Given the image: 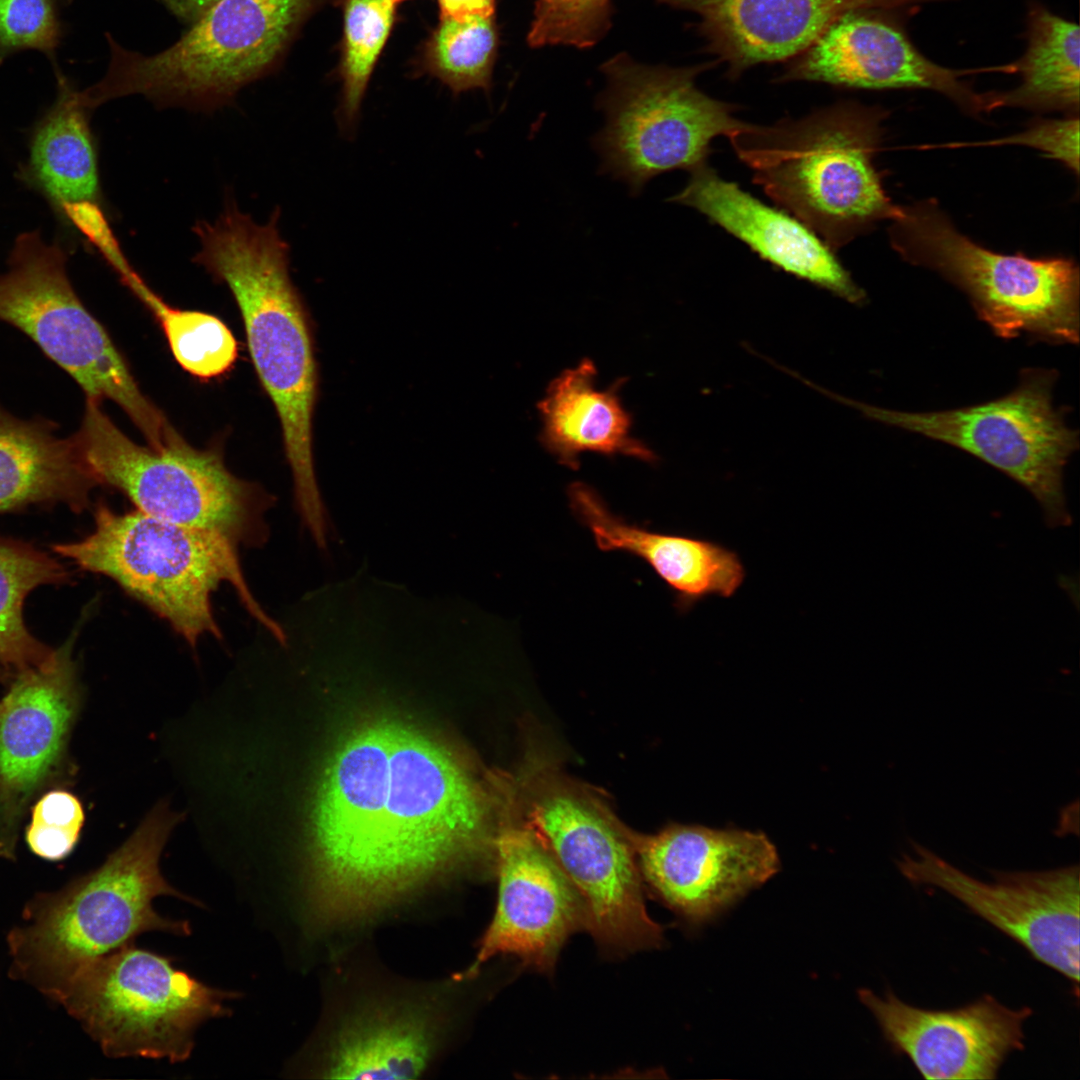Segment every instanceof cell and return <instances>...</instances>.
Returning a JSON list of instances; mask_svg holds the SVG:
<instances>
[{
    "instance_id": "obj_27",
    "label": "cell",
    "mask_w": 1080,
    "mask_h": 1080,
    "mask_svg": "<svg viewBox=\"0 0 1080 1080\" xmlns=\"http://www.w3.org/2000/svg\"><path fill=\"white\" fill-rule=\"evenodd\" d=\"M57 98L33 134L25 178L56 207L100 197L97 152L81 91L56 71Z\"/></svg>"
},
{
    "instance_id": "obj_31",
    "label": "cell",
    "mask_w": 1080,
    "mask_h": 1080,
    "mask_svg": "<svg viewBox=\"0 0 1080 1080\" xmlns=\"http://www.w3.org/2000/svg\"><path fill=\"white\" fill-rule=\"evenodd\" d=\"M499 45L495 17L440 18L424 43L420 68L455 94L489 91Z\"/></svg>"
},
{
    "instance_id": "obj_20",
    "label": "cell",
    "mask_w": 1080,
    "mask_h": 1080,
    "mask_svg": "<svg viewBox=\"0 0 1080 1080\" xmlns=\"http://www.w3.org/2000/svg\"><path fill=\"white\" fill-rule=\"evenodd\" d=\"M965 74L967 71L932 62L898 26L863 10L835 20L791 59L778 81H814L861 89H932L970 113L986 112L984 94L961 79Z\"/></svg>"
},
{
    "instance_id": "obj_18",
    "label": "cell",
    "mask_w": 1080,
    "mask_h": 1080,
    "mask_svg": "<svg viewBox=\"0 0 1080 1080\" xmlns=\"http://www.w3.org/2000/svg\"><path fill=\"white\" fill-rule=\"evenodd\" d=\"M641 878L673 912L701 924L771 878L779 869L762 832L673 825L632 837Z\"/></svg>"
},
{
    "instance_id": "obj_9",
    "label": "cell",
    "mask_w": 1080,
    "mask_h": 1080,
    "mask_svg": "<svg viewBox=\"0 0 1080 1080\" xmlns=\"http://www.w3.org/2000/svg\"><path fill=\"white\" fill-rule=\"evenodd\" d=\"M717 62L647 66L624 53L605 62L607 86L597 102L605 125L592 139L601 173L636 196L662 173L705 163L715 138L729 139L745 128L748 123L734 116L735 105L696 86L697 76Z\"/></svg>"
},
{
    "instance_id": "obj_34",
    "label": "cell",
    "mask_w": 1080,
    "mask_h": 1080,
    "mask_svg": "<svg viewBox=\"0 0 1080 1080\" xmlns=\"http://www.w3.org/2000/svg\"><path fill=\"white\" fill-rule=\"evenodd\" d=\"M84 819L82 804L74 794L61 789L46 792L33 805L26 843L40 858L62 860L75 848Z\"/></svg>"
},
{
    "instance_id": "obj_35",
    "label": "cell",
    "mask_w": 1080,
    "mask_h": 1080,
    "mask_svg": "<svg viewBox=\"0 0 1080 1080\" xmlns=\"http://www.w3.org/2000/svg\"><path fill=\"white\" fill-rule=\"evenodd\" d=\"M61 0H0V62L26 49L55 56L63 37Z\"/></svg>"
},
{
    "instance_id": "obj_5",
    "label": "cell",
    "mask_w": 1080,
    "mask_h": 1080,
    "mask_svg": "<svg viewBox=\"0 0 1080 1080\" xmlns=\"http://www.w3.org/2000/svg\"><path fill=\"white\" fill-rule=\"evenodd\" d=\"M322 0H219L171 46L153 55L127 50L110 34L104 77L82 91L90 109L142 95L159 107L210 111L272 73Z\"/></svg>"
},
{
    "instance_id": "obj_21",
    "label": "cell",
    "mask_w": 1080,
    "mask_h": 1080,
    "mask_svg": "<svg viewBox=\"0 0 1080 1080\" xmlns=\"http://www.w3.org/2000/svg\"><path fill=\"white\" fill-rule=\"evenodd\" d=\"M689 172L686 186L670 198L671 202L699 211L785 272L851 303L864 302V291L834 251L800 220L723 179L707 162Z\"/></svg>"
},
{
    "instance_id": "obj_10",
    "label": "cell",
    "mask_w": 1080,
    "mask_h": 1080,
    "mask_svg": "<svg viewBox=\"0 0 1080 1080\" xmlns=\"http://www.w3.org/2000/svg\"><path fill=\"white\" fill-rule=\"evenodd\" d=\"M893 222L894 248L961 288L997 336L1026 333L1054 344L1079 342V270L1071 259L987 250L961 234L930 202L901 208Z\"/></svg>"
},
{
    "instance_id": "obj_8",
    "label": "cell",
    "mask_w": 1080,
    "mask_h": 1080,
    "mask_svg": "<svg viewBox=\"0 0 1080 1080\" xmlns=\"http://www.w3.org/2000/svg\"><path fill=\"white\" fill-rule=\"evenodd\" d=\"M0 321L29 336L82 388L86 398L117 404L156 450L187 441L139 388L125 359L85 308L66 272V254L38 232L19 235L0 275Z\"/></svg>"
},
{
    "instance_id": "obj_25",
    "label": "cell",
    "mask_w": 1080,
    "mask_h": 1080,
    "mask_svg": "<svg viewBox=\"0 0 1080 1080\" xmlns=\"http://www.w3.org/2000/svg\"><path fill=\"white\" fill-rule=\"evenodd\" d=\"M437 1031L432 1014L417 1005L364 1008L351 1015L332 1038L324 1077L415 1079L434 1055Z\"/></svg>"
},
{
    "instance_id": "obj_17",
    "label": "cell",
    "mask_w": 1080,
    "mask_h": 1080,
    "mask_svg": "<svg viewBox=\"0 0 1080 1080\" xmlns=\"http://www.w3.org/2000/svg\"><path fill=\"white\" fill-rule=\"evenodd\" d=\"M498 900L466 976L497 955L551 972L567 938L586 927L573 883L527 824H504L496 836Z\"/></svg>"
},
{
    "instance_id": "obj_11",
    "label": "cell",
    "mask_w": 1080,
    "mask_h": 1080,
    "mask_svg": "<svg viewBox=\"0 0 1080 1080\" xmlns=\"http://www.w3.org/2000/svg\"><path fill=\"white\" fill-rule=\"evenodd\" d=\"M239 994L214 989L132 943L83 967L57 1004L110 1057L141 1056L180 1062L200 1024L227 1013Z\"/></svg>"
},
{
    "instance_id": "obj_3",
    "label": "cell",
    "mask_w": 1080,
    "mask_h": 1080,
    "mask_svg": "<svg viewBox=\"0 0 1080 1080\" xmlns=\"http://www.w3.org/2000/svg\"><path fill=\"white\" fill-rule=\"evenodd\" d=\"M882 114L840 102L800 119L747 124L729 140L754 183L835 251L868 225L901 213L873 164Z\"/></svg>"
},
{
    "instance_id": "obj_15",
    "label": "cell",
    "mask_w": 1080,
    "mask_h": 1080,
    "mask_svg": "<svg viewBox=\"0 0 1080 1080\" xmlns=\"http://www.w3.org/2000/svg\"><path fill=\"white\" fill-rule=\"evenodd\" d=\"M71 636L45 664L16 673L0 700V858L14 860L23 817L62 776L81 705Z\"/></svg>"
},
{
    "instance_id": "obj_19",
    "label": "cell",
    "mask_w": 1080,
    "mask_h": 1080,
    "mask_svg": "<svg viewBox=\"0 0 1080 1080\" xmlns=\"http://www.w3.org/2000/svg\"><path fill=\"white\" fill-rule=\"evenodd\" d=\"M859 1000L871 1011L891 1048L906 1055L925 1079L991 1080L1012 1051L1024 1049L1029 1007L1010 1009L994 997L953 1010L908 1005L892 991L868 989Z\"/></svg>"
},
{
    "instance_id": "obj_1",
    "label": "cell",
    "mask_w": 1080,
    "mask_h": 1080,
    "mask_svg": "<svg viewBox=\"0 0 1080 1080\" xmlns=\"http://www.w3.org/2000/svg\"><path fill=\"white\" fill-rule=\"evenodd\" d=\"M279 218L276 208L265 224L256 223L228 195L213 222L193 227L200 242L193 261L225 283L237 303L254 368L281 426L295 508L303 522L317 523L327 514L313 452L317 363Z\"/></svg>"
},
{
    "instance_id": "obj_14",
    "label": "cell",
    "mask_w": 1080,
    "mask_h": 1080,
    "mask_svg": "<svg viewBox=\"0 0 1080 1080\" xmlns=\"http://www.w3.org/2000/svg\"><path fill=\"white\" fill-rule=\"evenodd\" d=\"M391 722L357 729L337 748L318 789L306 888L320 928L366 921L367 888L389 785Z\"/></svg>"
},
{
    "instance_id": "obj_38",
    "label": "cell",
    "mask_w": 1080,
    "mask_h": 1080,
    "mask_svg": "<svg viewBox=\"0 0 1080 1080\" xmlns=\"http://www.w3.org/2000/svg\"><path fill=\"white\" fill-rule=\"evenodd\" d=\"M185 24H193L219 0H157Z\"/></svg>"
},
{
    "instance_id": "obj_4",
    "label": "cell",
    "mask_w": 1080,
    "mask_h": 1080,
    "mask_svg": "<svg viewBox=\"0 0 1080 1080\" xmlns=\"http://www.w3.org/2000/svg\"><path fill=\"white\" fill-rule=\"evenodd\" d=\"M94 520L92 533L76 542L55 544V553L111 578L191 646L207 635L222 637L212 595L223 583L230 584L248 613L286 645L285 630L253 596L236 545L223 535L137 509L117 513L105 503L96 506Z\"/></svg>"
},
{
    "instance_id": "obj_23",
    "label": "cell",
    "mask_w": 1080,
    "mask_h": 1080,
    "mask_svg": "<svg viewBox=\"0 0 1080 1080\" xmlns=\"http://www.w3.org/2000/svg\"><path fill=\"white\" fill-rule=\"evenodd\" d=\"M572 513L603 552H623L646 562L687 613L710 596L732 597L746 578L739 555L699 537L651 531L613 513L590 485L577 481L567 490Z\"/></svg>"
},
{
    "instance_id": "obj_24",
    "label": "cell",
    "mask_w": 1080,
    "mask_h": 1080,
    "mask_svg": "<svg viewBox=\"0 0 1080 1080\" xmlns=\"http://www.w3.org/2000/svg\"><path fill=\"white\" fill-rule=\"evenodd\" d=\"M596 367L583 359L566 369L548 386L537 407L543 420L540 441L558 462L572 470L582 452L622 454L654 463V452L630 435L631 415L623 408L620 378L604 391L595 388Z\"/></svg>"
},
{
    "instance_id": "obj_36",
    "label": "cell",
    "mask_w": 1080,
    "mask_h": 1080,
    "mask_svg": "<svg viewBox=\"0 0 1080 1080\" xmlns=\"http://www.w3.org/2000/svg\"><path fill=\"white\" fill-rule=\"evenodd\" d=\"M1025 145L1045 152L1079 173V119L1042 121L1008 137L975 143V146Z\"/></svg>"
},
{
    "instance_id": "obj_16",
    "label": "cell",
    "mask_w": 1080,
    "mask_h": 1080,
    "mask_svg": "<svg viewBox=\"0 0 1080 1080\" xmlns=\"http://www.w3.org/2000/svg\"><path fill=\"white\" fill-rule=\"evenodd\" d=\"M898 861L914 884L935 886L1022 945L1036 960L1079 983V867L996 872L981 882L916 847Z\"/></svg>"
},
{
    "instance_id": "obj_7",
    "label": "cell",
    "mask_w": 1080,
    "mask_h": 1080,
    "mask_svg": "<svg viewBox=\"0 0 1080 1080\" xmlns=\"http://www.w3.org/2000/svg\"><path fill=\"white\" fill-rule=\"evenodd\" d=\"M97 485L121 491L136 509L168 522L217 532L236 546H261L269 537L266 512L275 498L227 468L221 451L190 444L174 450L142 446L86 398L73 436Z\"/></svg>"
},
{
    "instance_id": "obj_22",
    "label": "cell",
    "mask_w": 1080,
    "mask_h": 1080,
    "mask_svg": "<svg viewBox=\"0 0 1080 1080\" xmlns=\"http://www.w3.org/2000/svg\"><path fill=\"white\" fill-rule=\"evenodd\" d=\"M696 13L706 51L736 78L761 63L791 60L840 16L919 0H655ZM921 1V0H920Z\"/></svg>"
},
{
    "instance_id": "obj_28",
    "label": "cell",
    "mask_w": 1080,
    "mask_h": 1080,
    "mask_svg": "<svg viewBox=\"0 0 1080 1080\" xmlns=\"http://www.w3.org/2000/svg\"><path fill=\"white\" fill-rule=\"evenodd\" d=\"M1079 50L1078 25L1033 4L1028 14L1027 50L1014 64L1021 82L1008 91L984 94L986 111L1003 106L1077 109Z\"/></svg>"
},
{
    "instance_id": "obj_12",
    "label": "cell",
    "mask_w": 1080,
    "mask_h": 1080,
    "mask_svg": "<svg viewBox=\"0 0 1080 1080\" xmlns=\"http://www.w3.org/2000/svg\"><path fill=\"white\" fill-rule=\"evenodd\" d=\"M1056 373L1024 370L1011 393L981 404L934 412H906L857 402L834 393L866 417L952 445L1018 482L1036 499L1049 528L1072 523L1064 468L1079 447L1052 403Z\"/></svg>"
},
{
    "instance_id": "obj_37",
    "label": "cell",
    "mask_w": 1080,
    "mask_h": 1080,
    "mask_svg": "<svg viewBox=\"0 0 1080 1080\" xmlns=\"http://www.w3.org/2000/svg\"><path fill=\"white\" fill-rule=\"evenodd\" d=\"M440 18L464 20L495 16L496 0H438Z\"/></svg>"
},
{
    "instance_id": "obj_41",
    "label": "cell",
    "mask_w": 1080,
    "mask_h": 1080,
    "mask_svg": "<svg viewBox=\"0 0 1080 1080\" xmlns=\"http://www.w3.org/2000/svg\"><path fill=\"white\" fill-rule=\"evenodd\" d=\"M400 1H404V0H397V2H398V3H399Z\"/></svg>"
},
{
    "instance_id": "obj_33",
    "label": "cell",
    "mask_w": 1080,
    "mask_h": 1080,
    "mask_svg": "<svg viewBox=\"0 0 1080 1080\" xmlns=\"http://www.w3.org/2000/svg\"><path fill=\"white\" fill-rule=\"evenodd\" d=\"M611 14V0H534L527 43L590 48L608 32Z\"/></svg>"
},
{
    "instance_id": "obj_29",
    "label": "cell",
    "mask_w": 1080,
    "mask_h": 1080,
    "mask_svg": "<svg viewBox=\"0 0 1080 1080\" xmlns=\"http://www.w3.org/2000/svg\"><path fill=\"white\" fill-rule=\"evenodd\" d=\"M63 565L33 547L0 539V665L16 673L45 664L54 650L25 626L23 604L37 586L63 583Z\"/></svg>"
},
{
    "instance_id": "obj_40",
    "label": "cell",
    "mask_w": 1080,
    "mask_h": 1080,
    "mask_svg": "<svg viewBox=\"0 0 1080 1080\" xmlns=\"http://www.w3.org/2000/svg\"><path fill=\"white\" fill-rule=\"evenodd\" d=\"M2 672H3V671H2V670H0V676L2 675Z\"/></svg>"
},
{
    "instance_id": "obj_2",
    "label": "cell",
    "mask_w": 1080,
    "mask_h": 1080,
    "mask_svg": "<svg viewBox=\"0 0 1080 1080\" xmlns=\"http://www.w3.org/2000/svg\"><path fill=\"white\" fill-rule=\"evenodd\" d=\"M176 822L177 816L159 803L100 867L32 896L6 936L9 976L57 1003L83 967L138 935L154 930L190 934L187 921L165 918L153 907L162 895L193 902L166 882L159 868Z\"/></svg>"
},
{
    "instance_id": "obj_32",
    "label": "cell",
    "mask_w": 1080,
    "mask_h": 1080,
    "mask_svg": "<svg viewBox=\"0 0 1080 1080\" xmlns=\"http://www.w3.org/2000/svg\"><path fill=\"white\" fill-rule=\"evenodd\" d=\"M142 302L159 321L173 357L186 372L209 380L233 367L238 357L237 341L218 317L173 308L152 290Z\"/></svg>"
},
{
    "instance_id": "obj_39",
    "label": "cell",
    "mask_w": 1080,
    "mask_h": 1080,
    "mask_svg": "<svg viewBox=\"0 0 1080 1080\" xmlns=\"http://www.w3.org/2000/svg\"><path fill=\"white\" fill-rule=\"evenodd\" d=\"M1077 807H1078V805L1076 804V807H1075V808H1070V807H1066V808H1064V811H1063L1064 813H1063V815H1062V821H1061V826L1063 827V828H1062V831H1064V833H1065V832H1073V831H1074L1071 825L1073 824V818H1075V817H1078V813H1076V814H1075V815L1073 816V815H1072V812H1073V811H1074V810H1075V809H1076Z\"/></svg>"
},
{
    "instance_id": "obj_26",
    "label": "cell",
    "mask_w": 1080,
    "mask_h": 1080,
    "mask_svg": "<svg viewBox=\"0 0 1080 1080\" xmlns=\"http://www.w3.org/2000/svg\"><path fill=\"white\" fill-rule=\"evenodd\" d=\"M47 420H21L0 407V513L34 503L63 502L80 512L97 484L73 437Z\"/></svg>"
},
{
    "instance_id": "obj_30",
    "label": "cell",
    "mask_w": 1080,
    "mask_h": 1080,
    "mask_svg": "<svg viewBox=\"0 0 1080 1080\" xmlns=\"http://www.w3.org/2000/svg\"><path fill=\"white\" fill-rule=\"evenodd\" d=\"M343 14L339 76L342 82L338 119L351 135L371 75L392 32L397 0H336Z\"/></svg>"
},
{
    "instance_id": "obj_6",
    "label": "cell",
    "mask_w": 1080,
    "mask_h": 1080,
    "mask_svg": "<svg viewBox=\"0 0 1080 1080\" xmlns=\"http://www.w3.org/2000/svg\"><path fill=\"white\" fill-rule=\"evenodd\" d=\"M485 791L460 760L423 733L392 724L389 785L370 873L366 920L482 848Z\"/></svg>"
},
{
    "instance_id": "obj_13",
    "label": "cell",
    "mask_w": 1080,
    "mask_h": 1080,
    "mask_svg": "<svg viewBox=\"0 0 1080 1080\" xmlns=\"http://www.w3.org/2000/svg\"><path fill=\"white\" fill-rule=\"evenodd\" d=\"M529 788L526 824L580 894L586 927L606 952L657 948L663 929L645 908L632 836L592 795L555 775Z\"/></svg>"
}]
</instances>
